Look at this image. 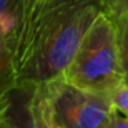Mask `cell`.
<instances>
[{"label": "cell", "instance_id": "obj_11", "mask_svg": "<svg viewBox=\"0 0 128 128\" xmlns=\"http://www.w3.org/2000/svg\"><path fill=\"white\" fill-rule=\"evenodd\" d=\"M121 52V64L124 70V83H128V46H120Z\"/></svg>", "mask_w": 128, "mask_h": 128}, {"label": "cell", "instance_id": "obj_3", "mask_svg": "<svg viewBox=\"0 0 128 128\" xmlns=\"http://www.w3.org/2000/svg\"><path fill=\"white\" fill-rule=\"evenodd\" d=\"M54 125L61 128H103L113 105L109 96L86 91L62 77L44 83Z\"/></svg>", "mask_w": 128, "mask_h": 128}, {"label": "cell", "instance_id": "obj_9", "mask_svg": "<svg viewBox=\"0 0 128 128\" xmlns=\"http://www.w3.org/2000/svg\"><path fill=\"white\" fill-rule=\"evenodd\" d=\"M118 34L120 46H128V7L118 18L113 21Z\"/></svg>", "mask_w": 128, "mask_h": 128}, {"label": "cell", "instance_id": "obj_14", "mask_svg": "<svg viewBox=\"0 0 128 128\" xmlns=\"http://www.w3.org/2000/svg\"><path fill=\"white\" fill-rule=\"evenodd\" d=\"M0 128H12V127H11V124H10V122L7 121L6 114H4V117H2V118H0Z\"/></svg>", "mask_w": 128, "mask_h": 128}, {"label": "cell", "instance_id": "obj_7", "mask_svg": "<svg viewBox=\"0 0 128 128\" xmlns=\"http://www.w3.org/2000/svg\"><path fill=\"white\" fill-rule=\"evenodd\" d=\"M113 108L118 113H122L128 117V83H122L110 95Z\"/></svg>", "mask_w": 128, "mask_h": 128}, {"label": "cell", "instance_id": "obj_6", "mask_svg": "<svg viewBox=\"0 0 128 128\" xmlns=\"http://www.w3.org/2000/svg\"><path fill=\"white\" fill-rule=\"evenodd\" d=\"M22 17V0H0V18H8L20 25Z\"/></svg>", "mask_w": 128, "mask_h": 128}, {"label": "cell", "instance_id": "obj_2", "mask_svg": "<svg viewBox=\"0 0 128 128\" xmlns=\"http://www.w3.org/2000/svg\"><path fill=\"white\" fill-rule=\"evenodd\" d=\"M61 77L81 90L109 98L124 83L117 29L103 11L84 34Z\"/></svg>", "mask_w": 128, "mask_h": 128}, {"label": "cell", "instance_id": "obj_16", "mask_svg": "<svg viewBox=\"0 0 128 128\" xmlns=\"http://www.w3.org/2000/svg\"><path fill=\"white\" fill-rule=\"evenodd\" d=\"M3 117H4V116H3Z\"/></svg>", "mask_w": 128, "mask_h": 128}, {"label": "cell", "instance_id": "obj_12", "mask_svg": "<svg viewBox=\"0 0 128 128\" xmlns=\"http://www.w3.org/2000/svg\"><path fill=\"white\" fill-rule=\"evenodd\" d=\"M10 105V92H0V118L6 114Z\"/></svg>", "mask_w": 128, "mask_h": 128}, {"label": "cell", "instance_id": "obj_8", "mask_svg": "<svg viewBox=\"0 0 128 128\" xmlns=\"http://www.w3.org/2000/svg\"><path fill=\"white\" fill-rule=\"evenodd\" d=\"M128 7V0H102V10L112 21L118 18Z\"/></svg>", "mask_w": 128, "mask_h": 128}, {"label": "cell", "instance_id": "obj_5", "mask_svg": "<svg viewBox=\"0 0 128 128\" xmlns=\"http://www.w3.org/2000/svg\"><path fill=\"white\" fill-rule=\"evenodd\" d=\"M17 29V22L0 18V92H10L17 86L14 66Z\"/></svg>", "mask_w": 128, "mask_h": 128}, {"label": "cell", "instance_id": "obj_1", "mask_svg": "<svg viewBox=\"0 0 128 128\" xmlns=\"http://www.w3.org/2000/svg\"><path fill=\"white\" fill-rule=\"evenodd\" d=\"M102 11V0L37 2L22 15L17 29V84H42L61 77Z\"/></svg>", "mask_w": 128, "mask_h": 128}, {"label": "cell", "instance_id": "obj_10", "mask_svg": "<svg viewBox=\"0 0 128 128\" xmlns=\"http://www.w3.org/2000/svg\"><path fill=\"white\" fill-rule=\"evenodd\" d=\"M103 128H128V117L121 116L116 109L112 110Z\"/></svg>", "mask_w": 128, "mask_h": 128}, {"label": "cell", "instance_id": "obj_15", "mask_svg": "<svg viewBox=\"0 0 128 128\" xmlns=\"http://www.w3.org/2000/svg\"><path fill=\"white\" fill-rule=\"evenodd\" d=\"M52 128H61V127H56V125H54V127Z\"/></svg>", "mask_w": 128, "mask_h": 128}, {"label": "cell", "instance_id": "obj_13", "mask_svg": "<svg viewBox=\"0 0 128 128\" xmlns=\"http://www.w3.org/2000/svg\"><path fill=\"white\" fill-rule=\"evenodd\" d=\"M37 2H40V0H22V15L26 14V12L33 7ZM21 18H22V17H21Z\"/></svg>", "mask_w": 128, "mask_h": 128}, {"label": "cell", "instance_id": "obj_4", "mask_svg": "<svg viewBox=\"0 0 128 128\" xmlns=\"http://www.w3.org/2000/svg\"><path fill=\"white\" fill-rule=\"evenodd\" d=\"M6 118L12 128H52L44 83L17 84L10 91Z\"/></svg>", "mask_w": 128, "mask_h": 128}]
</instances>
